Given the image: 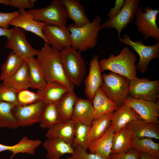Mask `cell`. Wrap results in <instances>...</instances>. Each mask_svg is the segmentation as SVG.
<instances>
[{"label":"cell","mask_w":159,"mask_h":159,"mask_svg":"<svg viewBox=\"0 0 159 159\" xmlns=\"http://www.w3.org/2000/svg\"><path fill=\"white\" fill-rule=\"evenodd\" d=\"M92 102L95 111V120L105 115L113 112L118 107L106 96L100 87L97 90Z\"/></svg>","instance_id":"obj_23"},{"label":"cell","mask_w":159,"mask_h":159,"mask_svg":"<svg viewBox=\"0 0 159 159\" xmlns=\"http://www.w3.org/2000/svg\"><path fill=\"white\" fill-rule=\"evenodd\" d=\"M128 95L134 98L156 102L159 100V80L137 77L130 80Z\"/></svg>","instance_id":"obj_8"},{"label":"cell","mask_w":159,"mask_h":159,"mask_svg":"<svg viewBox=\"0 0 159 159\" xmlns=\"http://www.w3.org/2000/svg\"><path fill=\"white\" fill-rule=\"evenodd\" d=\"M139 159H159V157L147 154L140 153Z\"/></svg>","instance_id":"obj_44"},{"label":"cell","mask_w":159,"mask_h":159,"mask_svg":"<svg viewBox=\"0 0 159 159\" xmlns=\"http://www.w3.org/2000/svg\"><path fill=\"white\" fill-rule=\"evenodd\" d=\"M60 59L66 75L74 86L83 81L86 71L85 62L80 52L71 46L60 52Z\"/></svg>","instance_id":"obj_4"},{"label":"cell","mask_w":159,"mask_h":159,"mask_svg":"<svg viewBox=\"0 0 159 159\" xmlns=\"http://www.w3.org/2000/svg\"><path fill=\"white\" fill-rule=\"evenodd\" d=\"M10 0H0V4H4L6 5H9Z\"/></svg>","instance_id":"obj_45"},{"label":"cell","mask_w":159,"mask_h":159,"mask_svg":"<svg viewBox=\"0 0 159 159\" xmlns=\"http://www.w3.org/2000/svg\"><path fill=\"white\" fill-rule=\"evenodd\" d=\"M91 125L76 123L72 147L80 146L87 150L90 145L89 137Z\"/></svg>","instance_id":"obj_35"},{"label":"cell","mask_w":159,"mask_h":159,"mask_svg":"<svg viewBox=\"0 0 159 159\" xmlns=\"http://www.w3.org/2000/svg\"><path fill=\"white\" fill-rule=\"evenodd\" d=\"M24 61L28 67L32 88L42 90L47 82L37 59L32 57Z\"/></svg>","instance_id":"obj_30"},{"label":"cell","mask_w":159,"mask_h":159,"mask_svg":"<svg viewBox=\"0 0 159 159\" xmlns=\"http://www.w3.org/2000/svg\"><path fill=\"white\" fill-rule=\"evenodd\" d=\"M42 146L47 151V157L48 159L59 158L66 154L72 155L74 153L72 145L57 138H47Z\"/></svg>","instance_id":"obj_20"},{"label":"cell","mask_w":159,"mask_h":159,"mask_svg":"<svg viewBox=\"0 0 159 159\" xmlns=\"http://www.w3.org/2000/svg\"><path fill=\"white\" fill-rule=\"evenodd\" d=\"M125 103L131 107L141 119L149 122L159 124V100L153 102L134 98L128 95Z\"/></svg>","instance_id":"obj_13"},{"label":"cell","mask_w":159,"mask_h":159,"mask_svg":"<svg viewBox=\"0 0 159 159\" xmlns=\"http://www.w3.org/2000/svg\"><path fill=\"white\" fill-rule=\"evenodd\" d=\"M69 91L63 84L58 82L47 83L41 90L42 101L46 104L57 102L66 93Z\"/></svg>","instance_id":"obj_27"},{"label":"cell","mask_w":159,"mask_h":159,"mask_svg":"<svg viewBox=\"0 0 159 159\" xmlns=\"http://www.w3.org/2000/svg\"><path fill=\"white\" fill-rule=\"evenodd\" d=\"M102 82L100 88L105 94L120 107L125 103L128 95L130 80L112 72L102 74Z\"/></svg>","instance_id":"obj_5"},{"label":"cell","mask_w":159,"mask_h":159,"mask_svg":"<svg viewBox=\"0 0 159 159\" xmlns=\"http://www.w3.org/2000/svg\"><path fill=\"white\" fill-rule=\"evenodd\" d=\"M12 29L11 35L6 42L5 47L11 50L24 61L37 56L39 50L33 48L27 42L25 30L16 27Z\"/></svg>","instance_id":"obj_11"},{"label":"cell","mask_w":159,"mask_h":159,"mask_svg":"<svg viewBox=\"0 0 159 159\" xmlns=\"http://www.w3.org/2000/svg\"><path fill=\"white\" fill-rule=\"evenodd\" d=\"M125 0H116L114 7L111 8L107 14L109 19L112 18L116 16L119 13L124 5Z\"/></svg>","instance_id":"obj_42"},{"label":"cell","mask_w":159,"mask_h":159,"mask_svg":"<svg viewBox=\"0 0 159 159\" xmlns=\"http://www.w3.org/2000/svg\"><path fill=\"white\" fill-rule=\"evenodd\" d=\"M102 21L101 16L97 15L92 22L82 27H77L74 24L69 25L67 28L70 34L71 46L80 52L94 48L101 29Z\"/></svg>","instance_id":"obj_3"},{"label":"cell","mask_w":159,"mask_h":159,"mask_svg":"<svg viewBox=\"0 0 159 159\" xmlns=\"http://www.w3.org/2000/svg\"><path fill=\"white\" fill-rule=\"evenodd\" d=\"M13 29H4L0 27V36H5L8 39L10 37Z\"/></svg>","instance_id":"obj_43"},{"label":"cell","mask_w":159,"mask_h":159,"mask_svg":"<svg viewBox=\"0 0 159 159\" xmlns=\"http://www.w3.org/2000/svg\"><path fill=\"white\" fill-rule=\"evenodd\" d=\"M74 148V153L72 156L75 159H105L97 154L87 152L80 146Z\"/></svg>","instance_id":"obj_38"},{"label":"cell","mask_w":159,"mask_h":159,"mask_svg":"<svg viewBox=\"0 0 159 159\" xmlns=\"http://www.w3.org/2000/svg\"><path fill=\"white\" fill-rule=\"evenodd\" d=\"M27 11L37 21L68 29L67 13L61 0H53L47 7L40 9L34 8Z\"/></svg>","instance_id":"obj_6"},{"label":"cell","mask_w":159,"mask_h":159,"mask_svg":"<svg viewBox=\"0 0 159 159\" xmlns=\"http://www.w3.org/2000/svg\"><path fill=\"white\" fill-rule=\"evenodd\" d=\"M46 105L41 100L32 104L15 106L14 114L19 127H24L39 123Z\"/></svg>","instance_id":"obj_12"},{"label":"cell","mask_w":159,"mask_h":159,"mask_svg":"<svg viewBox=\"0 0 159 159\" xmlns=\"http://www.w3.org/2000/svg\"><path fill=\"white\" fill-rule=\"evenodd\" d=\"M60 51L44 43L39 51L37 59L47 83L58 82L65 85L70 92H74L75 86L69 80L60 59Z\"/></svg>","instance_id":"obj_1"},{"label":"cell","mask_w":159,"mask_h":159,"mask_svg":"<svg viewBox=\"0 0 159 159\" xmlns=\"http://www.w3.org/2000/svg\"><path fill=\"white\" fill-rule=\"evenodd\" d=\"M42 31L49 44L54 49L60 51L65 48L71 46L70 34L68 29L56 25L46 24Z\"/></svg>","instance_id":"obj_14"},{"label":"cell","mask_w":159,"mask_h":159,"mask_svg":"<svg viewBox=\"0 0 159 159\" xmlns=\"http://www.w3.org/2000/svg\"><path fill=\"white\" fill-rule=\"evenodd\" d=\"M132 148L140 153L159 157V143L155 142L151 138L133 137Z\"/></svg>","instance_id":"obj_32"},{"label":"cell","mask_w":159,"mask_h":159,"mask_svg":"<svg viewBox=\"0 0 159 159\" xmlns=\"http://www.w3.org/2000/svg\"><path fill=\"white\" fill-rule=\"evenodd\" d=\"M114 134V128L111 125L104 134L90 143L88 149L91 153L108 159L111 153Z\"/></svg>","instance_id":"obj_18"},{"label":"cell","mask_w":159,"mask_h":159,"mask_svg":"<svg viewBox=\"0 0 159 159\" xmlns=\"http://www.w3.org/2000/svg\"><path fill=\"white\" fill-rule=\"evenodd\" d=\"M140 4L138 0H126L121 10L115 16L109 19L101 25V28H114L119 38L121 31L135 19Z\"/></svg>","instance_id":"obj_10"},{"label":"cell","mask_w":159,"mask_h":159,"mask_svg":"<svg viewBox=\"0 0 159 159\" xmlns=\"http://www.w3.org/2000/svg\"><path fill=\"white\" fill-rule=\"evenodd\" d=\"M128 125L131 129L133 137L159 140V124L150 123L140 119L133 121Z\"/></svg>","instance_id":"obj_21"},{"label":"cell","mask_w":159,"mask_h":159,"mask_svg":"<svg viewBox=\"0 0 159 159\" xmlns=\"http://www.w3.org/2000/svg\"><path fill=\"white\" fill-rule=\"evenodd\" d=\"M55 159H75L72 156L71 157H68L65 159H61L60 158H56Z\"/></svg>","instance_id":"obj_46"},{"label":"cell","mask_w":159,"mask_h":159,"mask_svg":"<svg viewBox=\"0 0 159 159\" xmlns=\"http://www.w3.org/2000/svg\"><path fill=\"white\" fill-rule=\"evenodd\" d=\"M140 119L141 118L135 111L124 103L113 112L111 125L114 128L115 133L131 122Z\"/></svg>","instance_id":"obj_19"},{"label":"cell","mask_w":159,"mask_h":159,"mask_svg":"<svg viewBox=\"0 0 159 159\" xmlns=\"http://www.w3.org/2000/svg\"><path fill=\"white\" fill-rule=\"evenodd\" d=\"M137 59L135 54L125 47L118 55L111 54L107 58L101 59L100 69L102 72L110 70L131 80L137 77L138 69L135 64Z\"/></svg>","instance_id":"obj_2"},{"label":"cell","mask_w":159,"mask_h":159,"mask_svg":"<svg viewBox=\"0 0 159 159\" xmlns=\"http://www.w3.org/2000/svg\"><path fill=\"white\" fill-rule=\"evenodd\" d=\"M76 123L72 120L61 122L48 129L45 136L47 138H57L72 145Z\"/></svg>","instance_id":"obj_22"},{"label":"cell","mask_w":159,"mask_h":159,"mask_svg":"<svg viewBox=\"0 0 159 159\" xmlns=\"http://www.w3.org/2000/svg\"><path fill=\"white\" fill-rule=\"evenodd\" d=\"M71 119L76 123L91 125L95 120L92 101L78 98L74 105Z\"/></svg>","instance_id":"obj_17"},{"label":"cell","mask_w":159,"mask_h":159,"mask_svg":"<svg viewBox=\"0 0 159 159\" xmlns=\"http://www.w3.org/2000/svg\"><path fill=\"white\" fill-rule=\"evenodd\" d=\"M132 138L131 129L128 124L115 133L111 153H118L128 151L132 148Z\"/></svg>","instance_id":"obj_24"},{"label":"cell","mask_w":159,"mask_h":159,"mask_svg":"<svg viewBox=\"0 0 159 159\" xmlns=\"http://www.w3.org/2000/svg\"><path fill=\"white\" fill-rule=\"evenodd\" d=\"M120 42L131 47L139 56V61L136 65L139 71L142 73L148 70L150 62L153 59L159 57V40L154 44L147 46L144 44L142 40L133 42L127 34L124 35V38H119Z\"/></svg>","instance_id":"obj_9"},{"label":"cell","mask_w":159,"mask_h":159,"mask_svg":"<svg viewBox=\"0 0 159 159\" xmlns=\"http://www.w3.org/2000/svg\"><path fill=\"white\" fill-rule=\"evenodd\" d=\"M3 83L16 90L32 88L27 64L24 62L11 77L4 80Z\"/></svg>","instance_id":"obj_26"},{"label":"cell","mask_w":159,"mask_h":159,"mask_svg":"<svg viewBox=\"0 0 159 159\" xmlns=\"http://www.w3.org/2000/svg\"><path fill=\"white\" fill-rule=\"evenodd\" d=\"M19 14L11 20L9 25L32 32L49 45L42 31L43 27L47 24L35 20L31 15L24 9H19Z\"/></svg>","instance_id":"obj_15"},{"label":"cell","mask_w":159,"mask_h":159,"mask_svg":"<svg viewBox=\"0 0 159 159\" xmlns=\"http://www.w3.org/2000/svg\"><path fill=\"white\" fill-rule=\"evenodd\" d=\"M16 91L18 105H29L42 100V95L38 91L36 93L28 89Z\"/></svg>","instance_id":"obj_36"},{"label":"cell","mask_w":159,"mask_h":159,"mask_svg":"<svg viewBox=\"0 0 159 159\" xmlns=\"http://www.w3.org/2000/svg\"><path fill=\"white\" fill-rule=\"evenodd\" d=\"M19 14V11L10 13L0 12V27L4 29H8L9 22Z\"/></svg>","instance_id":"obj_41"},{"label":"cell","mask_w":159,"mask_h":159,"mask_svg":"<svg viewBox=\"0 0 159 159\" xmlns=\"http://www.w3.org/2000/svg\"><path fill=\"white\" fill-rule=\"evenodd\" d=\"M0 101L18 105L16 91L3 82L0 83Z\"/></svg>","instance_id":"obj_37"},{"label":"cell","mask_w":159,"mask_h":159,"mask_svg":"<svg viewBox=\"0 0 159 159\" xmlns=\"http://www.w3.org/2000/svg\"><path fill=\"white\" fill-rule=\"evenodd\" d=\"M62 122L56 104H46L42 112L40 124L43 128H49Z\"/></svg>","instance_id":"obj_34"},{"label":"cell","mask_w":159,"mask_h":159,"mask_svg":"<svg viewBox=\"0 0 159 159\" xmlns=\"http://www.w3.org/2000/svg\"><path fill=\"white\" fill-rule=\"evenodd\" d=\"M61 1L66 8L68 18L74 21L76 26L82 27L91 22L85 15L84 6L78 1Z\"/></svg>","instance_id":"obj_25"},{"label":"cell","mask_w":159,"mask_h":159,"mask_svg":"<svg viewBox=\"0 0 159 159\" xmlns=\"http://www.w3.org/2000/svg\"><path fill=\"white\" fill-rule=\"evenodd\" d=\"M15 105L0 101V127L16 129L19 127L13 112Z\"/></svg>","instance_id":"obj_31"},{"label":"cell","mask_w":159,"mask_h":159,"mask_svg":"<svg viewBox=\"0 0 159 159\" xmlns=\"http://www.w3.org/2000/svg\"><path fill=\"white\" fill-rule=\"evenodd\" d=\"M98 57V55L96 54L92 58L89 73L84 82L86 96L87 99L92 101L97 90L100 87L103 81Z\"/></svg>","instance_id":"obj_16"},{"label":"cell","mask_w":159,"mask_h":159,"mask_svg":"<svg viewBox=\"0 0 159 159\" xmlns=\"http://www.w3.org/2000/svg\"><path fill=\"white\" fill-rule=\"evenodd\" d=\"M112 113L105 115L93 121L91 125L90 145L92 142L104 134L110 126Z\"/></svg>","instance_id":"obj_33"},{"label":"cell","mask_w":159,"mask_h":159,"mask_svg":"<svg viewBox=\"0 0 159 159\" xmlns=\"http://www.w3.org/2000/svg\"><path fill=\"white\" fill-rule=\"evenodd\" d=\"M78 98L74 92L68 91L56 103L62 122L71 119L74 105Z\"/></svg>","instance_id":"obj_28"},{"label":"cell","mask_w":159,"mask_h":159,"mask_svg":"<svg viewBox=\"0 0 159 159\" xmlns=\"http://www.w3.org/2000/svg\"><path fill=\"white\" fill-rule=\"evenodd\" d=\"M36 0H10L9 5L19 9H30L34 6Z\"/></svg>","instance_id":"obj_40"},{"label":"cell","mask_w":159,"mask_h":159,"mask_svg":"<svg viewBox=\"0 0 159 159\" xmlns=\"http://www.w3.org/2000/svg\"><path fill=\"white\" fill-rule=\"evenodd\" d=\"M140 155L139 152L131 148L126 152L111 153L108 159H139Z\"/></svg>","instance_id":"obj_39"},{"label":"cell","mask_w":159,"mask_h":159,"mask_svg":"<svg viewBox=\"0 0 159 159\" xmlns=\"http://www.w3.org/2000/svg\"><path fill=\"white\" fill-rule=\"evenodd\" d=\"M24 61L11 51L1 66L0 81L12 76L23 64Z\"/></svg>","instance_id":"obj_29"},{"label":"cell","mask_w":159,"mask_h":159,"mask_svg":"<svg viewBox=\"0 0 159 159\" xmlns=\"http://www.w3.org/2000/svg\"><path fill=\"white\" fill-rule=\"evenodd\" d=\"M143 12L142 6L138 7L135 15L134 24L138 31L144 36L146 40L150 37L159 40V29L157 25V16L159 9H153L148 6L145 7Z\"/></svg>","instance_id":"obj_7"}]
</instances>
